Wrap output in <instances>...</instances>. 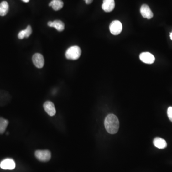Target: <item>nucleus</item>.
<instances>
[{
    "mask_svg": "<svg viewBox=\"0 0 172 172\" xmlns=\"http://www.w3.org/2000/svg\"><path fill=\"white\" fill-rule=\"evenodd\" d=\"M106 131L110 134H115L119 128V121L117 116L113 114H110L106 116L104 121Z\"/></svg>",
    "mask_w": 172,
    "mask_h": 172,
    "instance_id": "1",
    "label": "nucleus"
},
{
    "mask_svg": "<svg viewBox=\"0 0 172 172\" xmlns=\"http://www.w3.org/2000/svg\"><path fill=\"white\" fill-rule=\"evenodd\" d=\"M81 50L79 46L74 45L71 46L65 52V56L66 59L70 60H78L81 56Z\"/></svg>",
    "mask_w": 172,
    "mask_h": 172,
    "instance_id": "2",
    "label": "nucleus"
},
{
    "mask_svg": "<svg viewBox=\"0 0 172 172\" xmlns=\"http://www.w3.org/2000/svg\"><path fill=\"white\" fill-rule=\"evenodd\" d=\"M35 157L41 162H46L50 161L51 157V154L49 150H37L35 151Z\"/></svg>",
    "mask_w": 172,
    "mask_h": 172,
    "instance_id": "3",
    "label": "nucleus"
},
{
    "mask_svg": "<svg viewBox=\"0 0 172 172\" xmlns=\"http://www.w3.org/2000/svg\"><path fill=\"white\" fill-rule=\"evenodd\" d=\"M122 29V25L121 22L118 20L113 21L110 25V30L111 33L113 35L120 34Z\"/></svg>",
    "mask_w": 172,
    "mask_h": 172,
    "instance_id": "4",
    "label": "nucleus"
},
{
    "mask_svg": "<svg viewBox=\"0 0 172 172\" xmlns=\"http://www.w3.org/2000/svg\"><path fill=\"white\" fill-rule=\"evenodd\" d=\"M32 60L34 65L38 69H41L44 65V58L41 54H34L33 56Z\"/></svg>",
    "mask_w": 172,
    "mask_h": 172,
    "instance_id": "5",
    "label": "nucleus"
},
{
    "mask_svg": "<svg viewBox=\"0 0 172 172\" xmlns=\"http://www.w3.org/2000/svg\"><path fill=\"white\" fill-rule=\"evenodd\" d=\"M15 166L14 160L10 158L4 159L0 163V167L4 170H13L15 168Z\"/></svg>",
    "mask_w": 172,
    "mask_h": 172,
    "instance_id": "6",
    "label": "nucleus"
},
{
    "mask_svg": "<svg viewBox=\"0 0 172 172\" xmlns=\"http://www.w3.org/2000/svg\"><path fill=\"white\" fill-rule=\"evenodd\" d=\"M140 59L142 62L148 64L154 63L155 57L153 55L149 52L142 53L140 54Z\"/></svg>",
    "mask_w": 172,
    "mask_h": 172,
    "instance_id": "7",
    "label": "nucleus"
},
{
    "mask_svg": "<svg viewBox=\"0 0 172 172\" xmlns=\"http://www.w3.org/2000/svg\"><path fill=\"white\" fill-rule=\"evenodd\" d=\"M44 111L50 116H54L56 113V110L54 104L50 101H46L43 105Z\"/></svg>",
    "mask_w": 172,
    "mask_h": 172,
    "instance_id": "8",
    "label": "nucleus"
},
{
    "mask_svg": "<svg viewBox=\"0 0 172 172\" xmlns=\"http://www.w3.org/2000/svg\"><path fill=\"white\" fill-rule=\"evenodd\" d=\"M140 12L143 17L148 19H151L154 16V14L151 9L147 4H144L142 5L140 9Z\"/></svg>",
    "mask_w": 172,
    "mask_h": 172,
    "instance_id": "9",
    "label": "nucleus"
},
{
    "mask_svg": "<svg viewBox=\"0 0 172 172\" xmlns=\"http://www.w3.org/2000/svg\"><path fill=\"white\" fill-rule=\"evenodd\" d=\"M114 0H103L102 8L106 12H111L115 7Z\"/></svg>",
    "mask_w": 172,
    "mask_h": 172,
    "instance_id": "10",
    "label": "nucleus"
},
{
    "mask_svg": "<svg viewBox=\"0 0 172 172\" xmlns=\"http://www.w3.org/2000/svg\"><path fill=\"white\" fill-rule=\"evenodd\" d=\"M47 25L50 27H54L59 32L63 31L65 29L64 23L60 20H55L53 22H49L47 23Z\"/></svg>",
    "mask_w": 172,
    "mask_h": 172,
    "instance_id": "11",
    "label": "nucleus"
},
{
    "mask_svg": "<svg viewBox=\"0 0 172 172\" xmlns=\"http://www.w3.org/2000/svg\"><path fill=\"white\" fill-rule=\"evenodd\" d=\"M154 144L155 147L159 149H164L167 146V143L164 139L160 138V137H156L154 140Z\"/></svg>",
    "mask_w": 172,
    "mask_h": 172,
    "instance_id": "12",
    "label": "nucleus"
},
{
    "mask_svg": "<svg viewBox=\"0 0 172 172\" xmlns=\"http://www.w3.org/2000/svg\"><path fill=\"white\" fill-rule=\"evenodd\" d=\"M64 3L62 0H52L49 6H51L55 11H59L63 7Z\"/></svg>",
    "mask_w": 172,
    "mask_h": 172,
    "instance_id": "13",
    "label": "nucleus"
},
{
    "mask_svg": "<svg viewBox=\"0 0 172 172\" xmlns=\"http://www.w3.org/2000/svg\"><path fill=\"white\" fill-rule=\"evenodd\" d=\"M9 10V5L6 1H3L0 3V15L5 16Z\"/></svg>",
    "mask_w": 172,
    "mask_h": 172,
    "instance_id": "14",
    "label": "nucleus"
},
{
    "mask_svg": "<svg viewBox=\"0 0 172 172\" xmlns=\"http://www.w3.org/2000/svg\"><path fill=\"white\" fill-rule=\"evenodd\" d=\"M9 122L6 119L0 117V134L4 133L8 126Z\"/></svg>",
    "mask_w": 172,
    "mask_h": 172,
    "instance_id": "15",
    "label": "nucleus"
},
{
    "mask_svg": "<svg viewBox=\"0 0 172 172\" xmlns=\"http://www.w3.org/2000/svg\"><path fill=\"white\" fill-rule=\"evenodd\" d=\"M24 30H25V35H26V37H25L28 38V37L30 36L31 34H32V29L31 26L30 25H28Z\"/></svg>",
    "mask_w": 172,
    "mask_h": 172,
    "instance_id": "16",
    "label": "nucleus"
},
{
    "mask_svg": "<svg viewBox=\"0 0 172 172\" xmlns=\"http://www.w3.org/2000/svg\"><path fill=\"white\" fill-rule=\"evenodd\" d=\"M18 38L20 39H23L24 37H26L25 30H23L21 31L19 33V34H18Z\"/></svg>",
    "mask_w": 172,
    "mask_h": 172,
    "instance_id": "17",
    "label": "nucleus"
},
{
    "mask_svg": "<svg viewBox=\"0 0 172 172\" xmlns=\"http://www.w3.org/2000/svg\"><path fill=\"white\" fill-rule=\"evenodd\" d=\"M167 115L169 120L172 122V107H169L167 110Z\"/></svg>",
    "mask_w": 172,
    "mask_h": 172,
    "instance_id": "18",
    "label": "nucleus"
},
{
    "mask_svg": "<svg viewBox=\"0 0 172 172\" xmlns=\"http://www.w3.org/2000/svg\"><path fill=\"white\" fill-rule=\"evenodd\" d=\"M84 1H85V2L86 3V4H91V3L92 2L93 0H84Z\"/></svg>",
    "mask_w": 172,
    "mask_h": 172,
    "instance_id": "19",
    "label": "nucleus"
},
{
    "mask_svg": "<svg viewBox=\"0 0 172 172\" xmlns=\"http://www.w3.org/2000/svg\"><path fill=\"white\" fill-rule=\"evenodd\" d=\"M25 3H28L29 2L30 0H22Z\"/></svg>",
    "mask_w": 172,
    "mask_h": 172,
    "instance_id": "20",
    "label": "nucleus"
},
{
    "mask_svg": "<svg viewBox=\"0 0 172 172\" xmlns=\"http://www.w3.org/2000/svg\"><path fill=\"white\" fill-rule=\"evenodd\" d=\"M170 38H171V39L172 40V32L170 33Z\"/></svg>",
    "mask_w": 172,
    "mask_h": 172,
    "instance_id": "21",
    "label": "nucleus"
}]
</instances>
